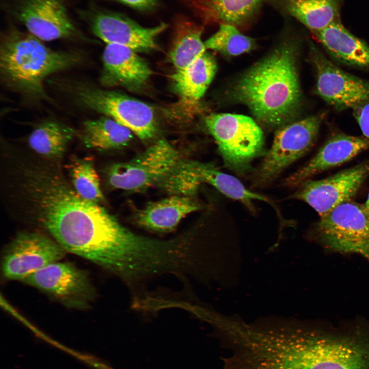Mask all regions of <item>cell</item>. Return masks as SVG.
I'll return each instance as SVG.
<instances>
[{"instance_id":"10","label":"cell","mask_w":369,"mask_h":369,"mask_svg":"<svg viewBox=\"0 0 369 369\" xmlns=\"http://www.w3.org/2000/svg\"><path fill=\"white\" fill-rule=\"evenodd\" d=\"M66 252L45 233L20 232L5 249L2 262L3 275L7 279L22 281L34 272L60 261Z\"/></svg>"},{"instance_id":"9","label":"cell","mask_w":369,"mask_h":369,"mask_svg":"<svg viewBox=\"0 0 369 369\" xmlns=\"http://www.w3.org/2000/svg\"><path fill=\"white\" fill-rule=\"evenodd\" d=\"M316 230L329 250L360 254L369 261V216L364 206L346 201L320 217Z\"/></svg>"},{"instance_id":"1","label":"cell","mask_w":369,"mask_h":369,"mask_svg":"<svg viewBox=\"0 0 369 369\" xmlns=\"http://www.w3.org/2000/svg\"><path fill=\"white\" fill-rule=\"evenodd\" d=\"M9 196L21 217L44 230L67 252L107 270L117 260L129 230L104 207L80 196L58 162L12 157Z\"/></svg>"},{"instance_id":"18","label":"cell","mask_w":369,"mask_h":369,"mask_svg":"<svg viewBox=\"0 0 369 369\" xmlns=\"http://www.w3.org/2000/svg\"><path fill=\"white\" fill-rule=\"evenodd\" d=\"M204 24H229L238 29L254 18L264 0H183Z\"/></svg>"},{"instance_id":"21","label":"cell","mask_w":369,"mask_h":369,"mask_svg":"<svg viewBox=\"0 0 369 369\" xmlns=\"http://www.w3.org/2000/svg\"><path fill=\"white\" fill-rule=\"evenodd\" d=\"M313 33L340 20L341 0H274Z\"/></svg>"},{"instance_id":"25","label":"cell","mask_w":369,"mask_h":369,"mask_svg":"<svg viewBox=\"0 0 369 369\" xmlns=\"http://www.w3.org/2000/svg\"><path fill=\"white\" fill-rule=\"evenodd\" d=\"M76 134L72 128L57 122L48 121L38 126L30 134V148L44 159L59 162L70 141Z\"/></svg>"},{"instance_id":"7","label":"cell","mask_w":369,"mask_h":369,"mask_svg":"<svg viewBox=\"0 0 369 369\" xmlns=\"http://www.w3.org/2000/svg\"><path fill=\"white\" fill-rule=\"evenodd\" d=\"M324 116V113H319L279 128L256 173L254 185L270 183L304 155L314 144Z\"/></svg>"},{"instance_id":"11","label":"cell","mask_w":369,"mask_h":369,"mask_svg":"<svg viewBox=\"0 0 369 369\" xmlns=\"http://www.w3.org/2000/svg\"><path fill=\"white\" fill-rule=\"evenodd\" d=\"M368 175L367 160L322 179H308L290 198L306 202L321 217L350 201Z\"/></svg>"},{"instance_id":"23","label":"cell","mask_w":369,"mask_h":369,"mask_svg":"<svg viewBox=\"0 0 369 369\" xmlns=\"http://www.w3.org/2000/svg\"><path fill=\"white\" fill-rule=\"evenodd\" d=\"M203 28L188 18L177 16L169 57L176 71L181 70L206 52L201 39Z\"/></svg>"},{"instance_id":"12","label":"cell","mask_w":369,"mask_h":369,"mask_svg":"<svg viewBox=\"0 0 369 369\" xmlns=\"http://www.w3.org/2000/svg\"><path fill=\"white\" fill-rule=\"evenodd\" d=\"M22 281L69 308L86 309L95 295L94 288L85 271L59 261L34 272Z\"/></svg>"},{"instance_id":"31","label":"cell","mask_w":369,"mask_h":369,"mask_svg":"<svg viewBox=\"0 0 369 369\" xmlns=\"http://www.w3.org/2000/svg\"><path fill=\"white\" fill-rule=\"evenodd\" d=\"M128 6L136 10L148 12L155 9L158 0H112Z\"/></svg>"},{"instance_id":"33","label":"cell","mask_w":369,"mask_h":369,"mask_svg":"<svg viewBox=\"0 0 369 369\" xmlns=\"http://www.w3.org/2000/svg\"><path fill=\"white\" fill-rule=\"evenodd\" d=\"M141 300H142V299H141ZM141 300H140V301H141ZM140 301H139V302H140ZM139 302H138V303H139ZM138 303H137V304H138ZM137 304H136V305H137ZM136 305H135V306H136ZM135 306H134V307H135Z\"/></svg>"},{"instance_id":"16","label":"cell","mask_w":369,"mask_h":369,"mask_svg":"<svg viewBox=\"0 0 369 369\" xmlns=\"http://www.w3.org/2000/svg\"><path fill=\"white\" fill-rule=\"evenodd\" d=\"M369 149V139L343 133L331 136L303 167L287 178L284 184L298 187L313 176L340 166Z\"/></svg>"},{"instance_id":"22","label":"cell","mask_w":369,"mask_h":369,"mask_svg":"<svg viewBox=\"0 0 369 369\" xmlns=\"http://www.w3.org/2000/svg\"><path fill=\"white\" fill-rule=\"evenodd\" d=\"M213 57L206 52L173 75L175 89L181 100L194 104L203 96L216 73Z\"/></svg>"},{"instance_id":"6","label":"cell","mask_w":369,"mask_h":369,"mask_svg":"<svg viewBox=\"0 0 369 369\" xmlns=\"http://www.w3.org/2000/svg\"><path fill=\"white\" fill-rule=\"evenodd\" d=\"M182 159L167 140L161 139L132 159L112 165L106 172L109 186L131 192L156 186Z\"/></svg>"},{"instance_id":"20","label":"cell","mask_w":369,"mask_h":369,"mask_svg":"<svg viewBox=\"0 0 369 369\" xmlns=\"http://www.w3.org/2000/svg\"><path fill=\"white\" fill-rule=\"evenodd\" d=\"M326 51L340 63L369 70V46L337 20L314 33Z\"/></svg>"},{"instance_id":"3","label":"cell","mask_w":369,"mask_h":369,"mask_svg":"<svg viewBox=\"0 0 369 369\" xmlns=\"http://www.w3.org/2000/svg\"><path fill=\"white\" fill-rule=\"evenodd\" d=\"M276 358L278 369H369V324L292 326Z\"/></svg>"},{"instance_id":"28","label":"cell","mask_w":369,"mask_h":369,"mask_svg":"<svg viewBox=\"0 0 369 369\" xmlns=\"http://www.w3.org/2000/svg\"><path fill=\"white\" fill-rule=\"evenodd\" d=\"M195 161L182 158L157 187L171 195L191 197L195 194L202 182Z\"/></svg>"},{"instance_id":"32","label":"cell","mask_w":369,"mask_h":369,"mask_svg":"<svg viewBox=\"0 0 369 369\" xmlns=\"http://www.w3.org/2000/svg\"><path fill=\"white\" fill-rule=\"evenodd\" d=\"M364 207L366 212L367 213V215L369 216V192H368L367 200L366 201L365 204L364 205Z\"/></svg>"},{"instance_id":"8","label":"cell","mask_w":369,"mask_h":369,"mask_svg":"<svg viewBox=\"0 0 369 369\" xmlns=\"http://www.w3.org/2000/svg\"><path fill=\"white\" fill-rule=\"evenodd\" d=\"M77 98L84 107L115 120L142 140L152 138L157 132L153 109L140 100L119 92L91 87L80 88Z\"/></svg>"},{"instance_id":"2","label":"cell","mask_w":369,"mask_h":369,"mask_svg":"<svg viewBox=\"0 0 369 369\" xmlns=\"http://www.w3.org/2000/svg\"><path fill=\"white\" fill-rule=\"evenodd\" d=\"M297 53L295 41L283 42L248 70L231 90L232 98L248 107L268 127L286 125L299 112L302 98Z\"/></svg>"},{"instance_id":"29","label":"cell","mask_w":369,"mask_h":369,"mask_svg":"<svg viewBox=\"0 0 369 369\" xmlns=\"http://www.w3.org/2000/svg\"><path fill=\"white\" fill-rule=\"evenodd\" d=\"M208 49L218 51L228 56H237L248 52L255 45L254 39L240 32L232 25L220 24L218 30L204 42Z\"/></svg>"},{"instance_id":"5","label":"cell","mask_w":369,"mask_h":369,"mask_svg":"<svg viewBox=\"0 0 369 369\" xmlns=\"http://www.w3.org/2000/svg\"><path fill=\"white\" fill-rule=\"evenodd\" d=\"M204 123L218 145L225 166L237 174L249 172L253 160L263 152L262 131L251 117L211 114L205 118Z\"/></svg>"},{"instance_id":"15","label":"cell","mask_w":369,"mask_h":369,"mask_svg":"<svg viewBox=\"0 0 369 369\" xmlns=\"http://www.w3.org/2000/svg\"><path fill=\"white\" fill-rule=\"evenodd\" d=\"M13 13L29 33L42 41L71 38L80 34L63 0H20Z\"/></svg>"},{"instance_id":"13","label":"cell","mask_w":369,"mask_h":369,"mask_svg":"<svg viewBox=\"0 0 369 369\" xmlns=\"http://www.w3.org/2000/svg\"><path fill=\"white\" fill-rule=\"evenodd\" d=\"M311 59L316 71V93L328 105L341 111L369 100L368 81L342 70L314 47Z\"/></svg>"},{"instance_id":"26","label":"cell","mask_w":369,"mask_h":369,"mask_svg":"<svg viewBox=\"0 0 369 369\" xmlns=\"http://www.w3.org/2000/svg\"><path fill=\"white\" fill-rule=\"evenodd\" d=\"M195 166L202 183H209L227 197L240 201L251 211L255 210L253 201L259 200L272 205L280 215L272 201L249 190L236 178L220 171L211 164L195 161Z\"/></svg>"},{"instance_id":"19","label":"cell","mask_w":369,"mask_h":369,"mask_svg":"<svg viewBox=\"0 0 369 369\" xmlns=\"http://www.w3.org/2000/svg\"><path fill=\"white\" fill-rule=\"evenodd\" d=\"M200 208L191 197L171 195L150 202L136 212L134 220L139 227L148 231L168 233L174 231L187 215Z\"/></svg>"},{"instance_id":"30","label":"cell","mask_w":369,"mask_h":369,"mask_svg":"<svg viewBox=\"0 0 369 369\" xmlns=\"http://www.w3.org/2000/svg\"><path fill=\"white\" fill-rule=\"evenodd\" d=\"M353 111L363 136L369 139V100L355 107Z\"/></svg>"},{"instance_id":"17","label":"cell","mask_w":369,"mask_h":369,"mask_svg":"<svg viewBox=\"0 0 369 369\" xmlns=\"http://www.w3.org/2000/svg\"><path fill=\"white\" fill-rule=\"evenodd\" d=\"M102 85L138 90L148 83L152 71L136 52L125 46L106 44L102 54Z\"/></svg>"},{"instance_id":"24","label":"cell","mask_w":369,"mask_h":369,"mask_svg":"<svg viewBox=\"0 0 369 369\" xmlns=\"http://www.w3.org/2000/svg\"><path fill=\"white\" fill-rule=\"evenodd\" d=\"M79 135L86 147L98 151L122 148L133 138L129 129L106 116L85 121Z\"/></svg>"},{"instance_id":"14","label":"cell","mask_w":369,"mask_h":369,"mask_svg":"<svg viewBox=\"0 0 369 369\" xmlns=\"http://www.w3.org/2000/svg\"><path fill=\"white\" fill-rule=\"evenodd\" d=\"M87 20L93 34L106 44L125 46L136 52L156 49V38L168 27L164 23L143 27L122 14L105 10L89 12Z\"/></svg>"},{"instance_id":"27","label":"cell","mask_w":369,"mask_h":369,"mask_svg":"<svg viewBox=\"0 0 369 369\" xmlns=\"http://www.w3.org/2000/svg\"><path fill=\"white\" fill-rule=\"evenodd\" d=\"M71 184L84 199L99 204L104 199L99 176L91 157L71 156L66 165Z\"/></svg>"},{"instance_id":"4","label":"cell","mask_w":369,"mask_h":369,"mask_svg":"<svg viewBox=\"0 0 369 369\" xmlns=\"http://www.w3.org/2000/svg\"><path fill=\"white\" fill-rule=\"evenodd\" d=\"M74 53L56 51L30 33L7 29L1 37L0 72L13 90L34 98H45L44 81L49 75L79 61Z\"/></svg>"}]
</instances>
